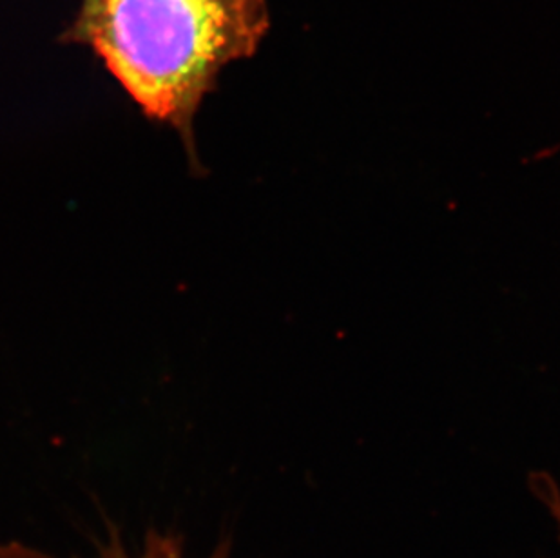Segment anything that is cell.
Instances as JSON below:
<instances>
[{
  "label": "cell",
  "instance_id": "6da1fadb",
  "mask_svg": "<svg viewBox=\"0 0 560 558\" xmlns=\"http://www.w3.org/2000/svg\"><path fill=\"white\" fill-rule=\"evenodd\" d=\"M267 30L265 0H82L66 38L93 49L145 116L175 127L192 154L198 107Z\"/></svg>",
  "mask_w": 560,
  "mask_h": 558
},
{
  "label": "cell",
  "instance_id": "7a4b0ae2",
  "mask_svg": "<svg viewBox=\"0 0 560 558\" xmlns=\"http://www.w3.org/2000/svg\"><path fill=\"white\" fill-rule=\"evenodd\" d=\"M0 558H54L40 549L32 548L19 540H0ZM98 558H186L184 544L173 533L149 532L142 548L129 551L124 548L122 540L112 533L106 543L101 546ZM209 558H231L229 544L218 546L217 551Z\"/></svg>",
  "mask_w": 560,
  "mask_h": 558
},
{
  "label": "cell",
  "instance_id": "3957f363",
  "mask_svg": "<svg viewBox=\"0 0 560 558\" xmlns=\"http://www.w3.org/2000/svg\"><path fill=\"white\" fill-rule=\"evenodd\" d=\"M535 490L540 501L545 502L546 508L550 511L551 519L556 522L557 532L560 538V490L556 485V480L550 475H537L535 477Z\"/></svg>",
  "mask_w": 560,
  "mask_h": 558
}]
</instances>
